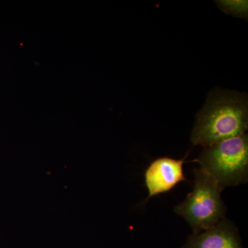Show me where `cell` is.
Here are the masks:
<instances>
[{
    "label": "cell",
    "mask_w": 248,
    "mask_h": 248,
    "mask_svg": "<svg viewBox=\"0 0 248 248\" xmlns=\"http://www.w3.org/2000/svg\"><path fill=\"white\" fill-rule=\"evenodd\" d=\"M222 8L228 9L229 12L233 14H247L248 1H221Z\"/></svg>",
    "instance_id": "cell-6"
},
{
    "label": "cell",
    "mask_w": 248,
    "mask_h": 248,
    "mask_svg": "<svg viewBox=\"0 0 248 248\" xmlns=\"http://www.w3.org/2000/svg\"><path fill=\"white\" fill-rule=\"evenodd\" d=\"M182 248H243L237 229L223 218L215 226L187 238Z\"/></svg>",
    "instance_id": "cell-5"
},
{
    "label": "cell",
    "mask_w": 248,
    "mask_h": 248,
    "mask_svg": "<svg viewBox=\"0 0 248 248\" xmlns=\"http://www.w3.org/2000/svg\"><path fill=\"white\" fill-rule=\"evenodd\" d=\"M185 157L175 159L169 156L152 161L145 172V184L148 191V200L160 194L169 192L177 184L186 181L184 172Z\"/></svg>",
    "instance_id": "cell-4"
},
{
    "label": "cell",
    "mask_w": 248,
    "mask_h": 248,
    "mask_svg": "<svg viewBox=\"0 0 248 248\" xmlns=\"http://www.w3.org/2000/svg\"><path fill=\"white\" fill-rule=\"evenodd\" d=\"M247 97L234 91H213L199 112L191 135L194 146L203 148L246 133Z\"/></svg>",
    "instance_id": "cell-1"
},
{
    "label": "cell",
    "mask_w": 248,
    "mask_h": 248,
    "mask_svg": "<svg viewBox=\"0 0 248 248\" xmlns=\"http://www.w3.org/2000/svg\"><path fill=\"white\" fill-rule=\"evenodd\" d=\"M195 185L182 203L174 208L193 230V234L207 231L225 218L226 207L222 200L221 186L208 173L195 169Z\"/></svg>",
    "instance_id": "cell-3"
},
{
    "label": "cell",
    "mask_w": 248,
    "mask_h": 248,
    "mask_svg": "<svg viewBox=\"0 0 248 248\" xmlns=\"http://www.w3.org/2000/svg\"><path fill=\"white\" fill-rule=\"evenodd\" d=\"M215 179L222 189L247 182L248 138L246 133L203 148L193 160Z\"/></svg>",
    "instance_id": "cell-2"
}]
</instances>
